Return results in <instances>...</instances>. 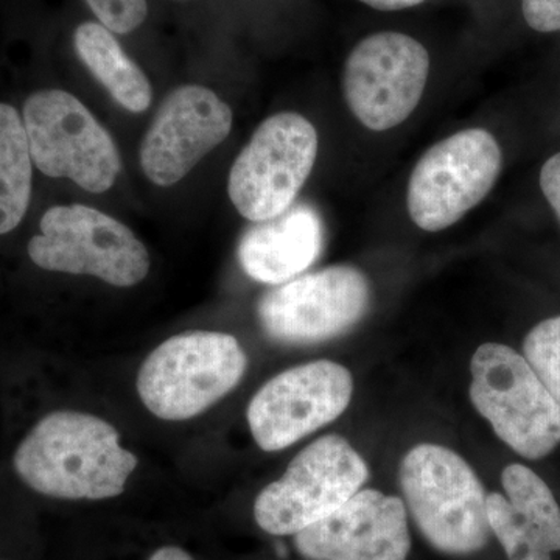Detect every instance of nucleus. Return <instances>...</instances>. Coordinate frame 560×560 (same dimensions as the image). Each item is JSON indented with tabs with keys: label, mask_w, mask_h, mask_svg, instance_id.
<instances>
[{
	"label": "nucleus",
	"mask_w": 560,
	"mask_h": 560,
	"mask_svg": "<svg viewBox=\"0 0 560 560\" xmlns=\"http://www.w3.org/2000/svg\"><path fill=\"white\" fill-rule=\"evenodd\" d=\"M232 110L215 92L187 84L162 103L140 145L147 178L168 187L230 136Z\"/></svg>",
	"instance_id": "ddd939ff"
},
{
	"label": "nucleus",
	"mask_w": 560,
	"mask_h": 560,
	"mask_svg": "<svg viewBox=\"0 0 560 560\" xmlns=\"http://www.w3.org/2000/svg\"><path fill=\"white\" fill-rule=\"evenodd\" d=\"M28 242V257L40 270L92 276L130 289L149 276L150 254L130 228L83 205L54 206Z\"/></svg>",
	"instance_id": "423d86ee"
},
{
	"label": "nucleus",
	"mask_w": 560,
	"mask_h": 560,
	"mask_svg": "<svg viewBox=\"0 0 560 560\" xmlns=\"http://www.w3.org/2000/svg\"><path fill=\"white\" fill-rule=\"evenodd\" d=\"M429 72V51L418 39L405 33H375L357 44L346 61V102L364 127L390 130L418 108Z\"/></svg>",
	"instance_id": "f8f14e48"
},
{
	"label": "nucleus",
	"mask_w": 560,
	"mask_h": 560,
	"mask_svg": "<svg viewBox=\"0 0 560 560\" xmlns=\"http://www.w3.org/2000/svg\"><path fill=\"white\" fill-rule=\"evenodd\" d=\"M108 420L73 410L49 412L18 445L13 467L27 488L50 499H116L138 469Z\"/></svg>",
	"instance_id": "f257e3e1"
},
{
	"label": "nucleus",
	"mask_w": 560,
	"mask_h": 560,
	"mask_svg": "<svg viewBox=\"0 0 560 560\" xmlns=\"http://www.w3.org/2000/svg\"><path fill=\"white\" fill-rule=\"evenodd\" d=\"M540 189L560 221V151L541 167Z\"/></svg>",
	"instance_id": "5701e85b"
},
{
	"label": "nucleus",
	"mask_w": 560,
	"mask_h": 560,
	"mask_svg": "<svg viewBox=\"0 0 560 560\" xmlns=\"http://www.w3.org/2000/svg\"><path fill=\"white\" fill-rule=\"evenodd\" d=\"M501 160L499 142L482 128L456 132L431 147L408 183L411 220L429 232L458 223L495 186Z\"/></svg>",
	"instance_id": "1a4fd4ad"
},
{
	"label": "nucleus",
	"mask_w": 560,
	"mask_h": 560,
	"mask_svg": "<svg viewBox=\"0 0 560 560\" xmlns=\"http://www.w3.org/2000/svg\"><path fill=\"white\" fill-rule=\"evenodd\" d=\"M399 481L412 521L434 550L469 556L489 544L488 493L458 453L416 445L401 459Z\"/></svg>",
	"instance_id": "f03ea898"
},
{
	"label": "nucleus",
	"mask_w": 560,
	"mask_h": 560,
	"mask_svg": "<svg viewBox=\"0 0 560 560\" xmlns=\"http://www.w3.org/2000/svg\"><path fill=\"white\" fill-rule=\"evenodd\" d=\"M523 357L560 405V316L541 320L529 330Z\"/></svg>",
	"instance_id": "aec40b11"
},
{
	"label": "nucleus",
	"mask_w": 560,
	"mask_h": 560,
	"mask_svg": "<svg viewBox=\"0 0 560 560\" xmlns=\"http://www.w3.org/2000/svg\"><path fill=\"white\" fill-rule=\"evenodd\" d=\"M98 22L117 35L139 28L149 14L147 0H86Z\"/></svg>",
	"instance_id": "412c9836"
},
{
	"label": "nucleus",
	"mask_w": 560,
	"mask_h": 560,
	"mask_svg": "<svg viewBox=\"0 0 560 560\" xmlns=\"http://www.w3.org/2000/svg\"><path fill=\"white\" fill-rule=\"evenodd\" d=\"M33 160L24 121L0 103V235L16 230L32 198Z\"/></svg>",
	"instance_id": "f3484780"
},
{
	"label": "nucleus",
	"mask_w": 560,
	"mask_h": 560,
	"mask_svg": "<svg viewBox=\"0 0 560 560\" xmlns=\"http://www.w3.org/2000/svg\"><path fill=\"white\" fill-rule=\"evenodd\" d=\"M490 530L499 539L508 560H551V551L536 530L523 521L501 493H488L486 500Z\"/></svg>",
	"instance_id": "6ab92c4d"
},
{
	"label": "nucleus",
	"mask_w": 560,
	"mask_h": 560,
	"mask_svg": "<svg viewBox=\"0 0 560 560\" xmlns=\"http://www.w3.org/2000/svg\"><path fill=\"white\" fill-rule=\"evenodd\" d=\"M522 11L533 31L560 32V0H522Z\"/></svg>",
	"instance_id": "4be33fe9"
},
{
	"label": "nucleus",
	"mask_w": 560,
	"mask_h": 560,
	"mask_svg": "<svg viewBox=\"0 0 560 560\" xmlns=\"http://www.w3.org/2000/svg\"><path fill=\"white\" fill-rule=\"evenodd\" d=\"M370 478L348 440L327 434L302 448L279 480L254 501V518L271 536H294L340 510Z\"/></svg>",
	"instance_id": "39448f33"
},
{
	"label": "nucleus",
	"mask_w": 560,
	"mask_h": 560,
	"mask_svg": "<svg viewBox=\"0 0 560 560\" xmlns=\"http://www.w3.org/2000/svg\"><path fill=\"white\" fill-rule=\"evenodd\" d=\"M470 400L493 433L526 459L560 445V405L517 350L486 342L470 361Z\"/></svg>",
	"instance_id": "20e7f679"
},
{
	"label": "nucleus",
	"mask_w": 560,
	"mask_h": 560,
	"mask_svg": "<svg viewBox=\"0 0 560 560\" xmlns=\"http://www.w3.org/2000/svg\"><path fill=\"white\" fill-rule=\"evenodd\" d=\"M246 370L248 355L237 338L224 331H183L143 360L136 389L154 418L183 422L224 399Z\"/></svg>",
	"instance_id": "7ed1b4c3"
},
{
	"label": "nucleus",
	"mask_w": 560,
	"mask_h": 560,
	"mask_svg": "<svg viewBox=\"0 0 560 560\" xmlns=\"http://www.w3.org/2000/svg\"><path fill=\"white\" fill-rule=\"evenodd\" d=\"M366 276L350 265L298 276L267 291L257 305L261 329L280 345L307 346L334 340L366 315Z\"/></svg>",
	"instance_id": "9d476101"
},
{
	"label": "nucleus",
	"mask_w": 560,
	"mask_h": 560,
	"mask_svg": "<svg viewBox=\"0 0 560 560\" xmlns=\"http://www.w3.org/2000/svg\"><path fill=\"white\" fill-rule=\"evenodd\" d=\"M318 156V132L296 113L261 121L231 168L228 191L243 219L259 223L294 205Z\"/></svg>",
	"instance_id": "6e6552de"
},
{
	"label": "nucleus",
	"mask_w": 560,
	"mask_h": 560,
	"mask_svg": "<svg viewBox=\"0 0 560 560\" xmlns=\"http://www.w3.org/2000/svg\"><path fill=\"white\" fill-rule=\"evenodd\" d=\"M360 2L366 3L372 9L396 11L411 9V7L419 5V3L425 2V0H360Z\"/></svg>",
	"instance_id": "b1692460"
},
{
	"label": "nucleus",
	"mask_w": 560,
	"mask_h": 560,
	"mask_svg": "<svg viewBox=\"0 0 560 560\" xmlns=\"http://www.w3.org/2000/svg\"><path fill=\"white\" fill-rule=\"evenodd\" d=\"M73 44L80 60L114 101L131 113H143L150 108L153 92L149 79L105 25L83 22L73 33Z\"/></svg>",
	"instance_id": "dca6fc26"
},
{
	"label": "nucleus",
	"mask_w": 560,
	"mask_h": 560,
	"mask_svg": "<svg viewBox=\"0 0 560 560\" xmlns=\"http://www.w3.org/2000/svg\"><path fill=\"white\" fill-rule=\"evenodd\" d=\"M353 378L330 360L298 364L270 378L246 410L250 436L260 451H285L348 410Z\"/></svg>",
	"instance_id": "9b49d317"
},
{
	"label": "nucleus",
	"mask_w": 560,
	"mask_h": 560,
	"mask_svg": "<svg viewBox=\"0 0 560 560\" xmlns=\"http://www.w3.org/2000/svg\"><path fill=\"white\" fill-rule=\"evenodd\" d=\"M323 248L324 221L318 210L294 202L275 219L253 224L238 243L237 257L250 279L280 285L307 271Z\"/></svg>",
	"instance_id": "2eb2a0df"
},
{
	"label": "nucleus",
	"mask_w": 560,
	"mask_h": 560,
	"mask_svg": "<svg viewBox=\"0 0 560 560\" xmlns=\"http://www.w3.org/2000/svg\"><path fill=\"white\" fill-rule=\"evenodd\" d=\"M149 560H195L189 552L183 550L175 545H167V547L158 548Z\"/></svg>",
	"instance_id": "393cba45"
},
{
	"label": "nucleus",
	"mask_w": 560,
	"mask_h": 560,
	"mask_svg": "<svg viewBox=\"0 0 560 560\" xmlns=\"http://www.w3.org/2000/svg\"><path fill=\"white\" fill-rule=\"evenodd\" d=\"M293 544L305 560H407V508L399 497L359 490L329 517L294 534Z\"/></svg>",
	"instance_id": "4468645a"
},
{
	"label": "nucleus",
	"mask_w": 560,
	"mask_h": 560,
	"mask_svg": "<svg viewBox=\"0 0 560 560\" xmlns=\"http://www.w3.org/2000/svg\"><path fill=\"white\" fill-rule=\"evenodd\" d=\"M506 500L512 510L536 530L551 552L560 551V508L547 482L523 464H510L501 471Z\"/></svg>",
	"instance_id": "a211bd4d"
},
{
	"label": "nucleus",
	"mask_w": 560,
	"mask_h": 560,
	"mask_svg": "<svg viewBox=\"0 0 560 560\" xmlns=\"http://www.w3.org/2000/svg\"><path fill=\"white\" fill-rule=\"evenodd\" d=\"M33 164L50 178L73 180L91 194L116 183L120 156L109 132L69 92L44 90L27 98L22 114Z\"/></svg>",
	"instance_id": "0eeeda50"
}]
</instances>
